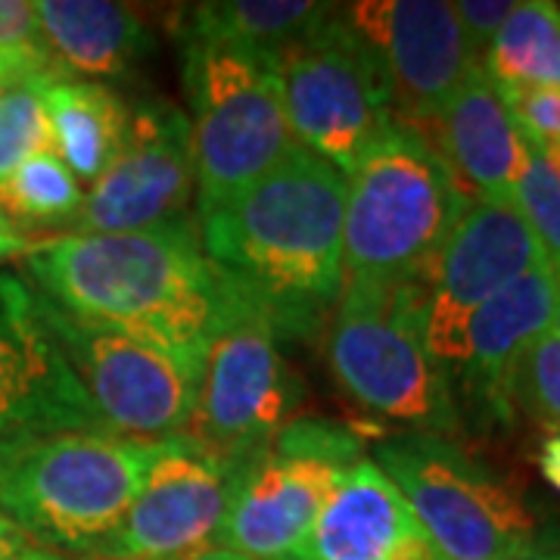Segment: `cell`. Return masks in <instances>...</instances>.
Wrapping results in <instances>:
<instances>
[{"label": "cell", "instance_id": "cell-37", "mask_svg": "<svg viewBox=\"0 0 560 560\" xmlns=\"http://www.w3.org/2000/svg\"><path fill=\"white\" fill-rule=\"evenodd\" d=\"M3 88H7V84H0V94H3Z\"/></svg>", "mask_w": 560, "mask_h": 560}, {"label": "cell", "instance_id": "cell-18", "mask_svg": "<svg viewBox=\"0 0 560 560\" xmlns=\"http://www.w3.org/2000/svg\"><path fill=\"white\" fill-rule=\"evenodd\" d=\"M308 560H440L396 482L371 458L346 467L327 495Z\"/></svg>", "mask_w": 560, "mask_h": 560}, {"label": "cell", "instance_id": "cell-8", "mask_svg": "<svg viewBox=\"0 0 560 560\" xmlns=\"http://www.w3.org/2000/svg\"><path fill=\"white\" fill-rule=\"evenodd\" d=\"M440 560H508L536 545V517L521 492L455 440L408 430L374 448Z\"/></svg>", "mask_w": 560, "mask_h": 560}, {"label": "cell", "instance_id": "cell-24", "mask_svg": "<svg viewBox=\"0 0 560 560\" xmlns=\"http://www.w3.org/2000/svg\"><path fill=\"white\" fill-rule=\"evenodd\" d=\"M84 206L81 180L57 160L54 150L22 162L0 180V212L28 237V231L75 228Z\"/></svg>", "mask_w": 560, "mask_h": 560}, {"label": "cell", "instance_id": "cell-19", "mask_svg": "<svg viewBox=\"0 0 560 560\" xmlns=\"http://www.w3.org/2000/svg\"><path fill=\"white\" fill-rule=\"evenodd\" d=\"M420 135L433 140L474 200L511 202L529 150L499 84L482 66L460 81L436 121Z\"/></svg>", "mask_w": 560, "mask_h": 560}, {"label": "cell", "instance_id": "cell-4", "mask_svg": "<svg viewBox=\"0 0 560 560\" xmlns=\"http://www.w3.org/2000/svg\"><path fill=\"white\" fill-rule=\"evenodd\" d=\"M156 442L109 433H54L0 448V514L32 545L97 558L119 529Z\"/></svg>", "mask_w": 560, "mask_h": 560}, {"label": "cell", "instance_id": "cell-16", "mask_svg": "<svg viewBox=\"0 0 560 560\" xmlns=\"http://www.w3.org/2000/svg\"><path fill=\"white\" fill-rule=\"evenodd\" d=\"M54 433L109 430L62 359L38 290L20 275L0 271V448Z\"/></svg>", "mask_w": 560, "mask_h": 560}, {"label": "cell", "instance_id": "cell-3", "mask_svg": "<svg viewBox=\"0 0 560 560\" xmlns=\"http://www.w3.org/2000/svg\"><path fill=\"white\" fill-rule=\"evenodd\" d=\"M470 202L433 140L396 119L346 175L342 287L420 278Z\"/></svg>", "mask_w": 560, "mask_h": 560}, {"label": "cell", "instance_id": "cell-23", "mask_svg": "<svg viewBox=\"0 0 560 560\" xmlns=\"http://www.w3.org/2000/svg\"><path fill=\"white\" fill-rule=\"evenodd\" d=\"M501 91L560 88V7L551 0L517 3L482 57Z\"/></svg>", "mask_w": 560, "mask_h": 560}, {"label": "cell", "instance_id": "cell-14", "mask_svg": "<svg viewBox=\"0 0 560 560\" xmlns=\"http://www.w3.org/2000/svg\"><path fill=\"white\" fill-rule=\"evenodd\" d=\"M342 22L377 57L396 119L427 131L477 66L455 7L442 0H359Z\"/></svg>", "mask_w": 560, "mask_h": 560}, {"label": "cell", "instance_id": "cell-11", "mask_svg": "<svg viewBox=\"0 0 560 560\" xmlns=\"http://www.w3.org/2000/svg\"><path fill=\"white\" fill-rule=\"evenodd\" d=\"M40 312L81 393L113 436L162 442L184 433L200 374L150 342L75 318L44 296Z\"/></svg>", "mask_w": 560, "mask_h": 560}, {"label": "cell", "instance_id": "cell-20", "mask_svg": "<svg viewBox=\"0 0 560 560\" xmlns=\"http://www.w3.org/2000/svg\"><path fill=\"white\" fill-rule=\"evenodd\" d=\"M40 44L62 75L84 81L131 75L153 47L135 7L109 0H40Z\"/></svg>", "mask_w": 560, "mask_h": 560}, {"label": "cell", "instance_id": "cell-5", "mask_svg": "<svg viewBox=\"0 0 560 560\" xmlns=\"http://www.w3.org/2000/svg\"><path fill=\"white\" fill-rule=\"evenodd\" d=\"M324 340L334 377L361 408L418 433H460L452 381L420 337L415 280L346 283Z\"/></svg>", "mask_w": 560, "mask_h": 560}, {"label": "cell", "instance_id": "cell-21", "mask_svg": "<svg viewBox=\"0 0 560 560\" xmlns=\"http://www.w3.org/2000/svg\"><path fill=\"white\" fill-rule=\"evenodd\" d=\"M38 84L50 125V150L75 178L94 184L119 156L131 119L128 103L103 81L62 72H47Z\"/></svg>", "mask_w": 560, "mask_h": 560}, {"label": "cell", "instance_id": "cell-9", "mask_svg": "<svg viewBox=\"0 0 560 560\" xmlns=\"http://www.w3.org/2000/svg\"><path fill=\"white\" fill-rule=\"evenodd\" d=\"M271 62L293 143L352 175L361 156L396 121L371 47L349 32L337 7L330 20L278 50Z\"/></svg>", "mask_w": 560, "mask_h": 560}, {"label": "cell", "instance_id": "cell-34", "mask_svg": "<svg viewBox=\"0 0 560 560\" xmlns=\"http://www.w3.org/2000/svg\"><path fill=\"white\" fill-rule=\"evenodd\" d=\"M10 560H72V558L57 555V551H47V548H38V545H32L28 551H22V555H16V558H10Z\"/></svg>", "mask_w": 560, "mask_h": 560}, {"label": "cell", "instance_id": "cell-15", "mask_svg": "<svg viewBox=\"0 0 560 560\" xmlns=\"http://www.w3.org/2000/svg\"><path fill=\"white\" fill-rule=\"evenodd\" d=\"M237 467L187 436L156 442L138 495L94 560H187L212 548Z\"/></svg>", "mask_w": 560, "mask_h": 560}, {"label": "cell", "instance_id": "cell-35", "mask_svg": "<svg viewBox=\"0 0 560 560\" xmlns=\"http://www.w3.org/2000/svg\"><path fill=\"white\" fill-rule=\"evenodd\" d=\"M187 560H246L241 555H234V551H224V548H206V551H197L194 558Z\"/></svg>", "mask_w": 560, "mask_h": 560}, {"label": "cell", "instance_id": "cell-27", "mask_svg": "<svg viewBox=\"0 0 560 560\" xmlns=\"http://www.w3.org/2000/svg\"><path fill=\"white\" fill-rule=\"evenodd\" d=\"M38 81L40 75L13 81L0 94V180L22 162L50 150V125Z\"/></svg>", "mask_w": 560, "mask_h": 560}, {"label": "cell", "instance_id": "cell-1", "mask_svg": "<svg viewBox=\"0 0 560 560\" xmlns=\"http://www.w3.org/2000/svg\"><path fill=\"white\" fill-rule=\"evenodd\" d=\"M28 283L75 318L113 327L175 355L194 374L212 337L241 305L202 249L200 228L175 221L135 234H72L32 241Z\"/></svg>", "mask_w": 560, "mask_h": 560}, {"label": "cell", "instance_id": "cell-32", "mask_svg": "<svg viewBox=\"0 0 560 560\" xmlns=\"http://www.w3.org/2000/svg\"><path fill=\"white\" fill-rule=\"evenodd\" d=\"M539 470L541 477L560 492V436H548V440L541 442Z\"/></svg>", "mask_w": 560, "mask_h": 560}, {"label": "cell", "instance_id": "cell-30", "mask_svg": "<svg viewBox=\"0 0 560 560\" xmlns=\"http://www.w3.org/2000/svg\"><path fill=\"white\" fill-rule=\"evenodd\" d=\"M28 249H32V237L20 234V231L7 221V215L0 212V261L22 259Z\"/></svg>", "mask_w": 560, "mask_h": 560}, {"label": "cell", "instance_id": "cell-6", "mask_svg": "<svg viewBox=\"0 0 560 560\" xmlns=\"http://www.w3.org/2000/svg\"><path fill=\"white\" fill-rule=\"evenodd\" d=\"M180 40L202 219L259 180L293 147V138L268 54L231 40Z\"/></svg>", "mask_w": 560, "mask_h": 560}, {"label": "cell", "instance_id": "cell-33", "mask_svg": "<svg viewBox=\"0 0 560 560\" xmlns=\"http://www.w3.org/2000/svg\"><path fill=\"white\" fill-rule=\"evenodd\" d=\"M508 560H560V548H539V545H533L529 551L514 555V558Z\"/></svg>", "mask_w": 560, "mask_h": 560}, {"label": "cell", "instance_id": "cell-12", "mask_svg": "<svg viewBox=\"0 0 560 560\" xmlns=\"http://www.w3.org/2000/svg\"><path fill=\"white\" fill-rule=\"evenodd\" d=\"M539 265H548L545 253L514 202H470L440 253L415 278L420 337L448 381L458 368L470 315Z\"/></svg>", "mask_w": 560, "mask_h": 560}, {"label": "cell", "instance_id": "cell-29", "mask_svg": "<svg viewBox=\"0 0 560 560\" xmlns=\"http://www.w3.org/2000/svg\"><path fill=\"white\" fill-rule=\"evenodd\" d=\"M452 7H455V16H458L460 28L467 35L470 50L482 62L489 44L499 35L501 25L508 22L517 3L514 0H460V3H452Z\"/></svg>", "mask_w": 560, "mask_h": 560}, {"label": "cell", "instance_id": "cell-31", "mask_svg": "<svg viewBox=\"0 0 560 560\" xmlns=\"http://www.w3.org/2000/svg\"><path fill=\"white\" fill-rule=\"evenodd\" d=\"M28 548H32L28 536L7 514H0V560L16 558V555L28 551Z\"/></svg>", "mask_w": 560, "mask_h": 560}, {"label": "cell", "instance_id": "cell-17", "mask_svg": "<svg viewBox=\"0 0 560 560\" xmlns=\"http://www.w3.org/2000/svg\"><path fill=\"white\" fill-rule=\"evenodd\" d=\"M558 302L560 280L548 265L526 271L495 296H489L467 320L452 383H460L464 393L492 418H511L504 396L508 374L523 349L555 327Z\"/></svg>", "mask_w": 560, "mask_h": 560}, {"label": "cell", "instance_id": "cell-28", "mask_svg": "<svg viewBox=\"0 0 560 560\" xmlns=\"http://www.w3.org/2000/svg\"><path fill=\"white\" fill-rule=\"evenodd\" d=\"M501 97L526 143L560 147V88H514Z\"/></svg>", "mask_w": 560, "mask_h": 560}, {"label": "cell", "instance_id": "cell-25", "mask_svg": "<svg viewBox=\"0 0 560 560\" xmlns=\"http://www.w3.org/2000/svg\"><path fill=\"white\" fill-rule=\"evenodd\" d=\"M508 408L521 411L548 436H560V334L548 330L523 349L508 374Z\"/></svg>", "mask_w": 560, "mask_h": 560}, {"label": "cell", "instance_id": "cell-2", "mask_svg": "<svg viewBox=\"0 0 560 560\" xmlns=\"http://www.w3.org/2000/svg\"><path fill=\"white\" fill-rule=\"evenodd\" d=\"M346 175L293 143L200 219L206 256L287 340H318L342 293Z\"/></svg>", "mask_w": 560, "mask_h": 560}, {"label": "cell", "instance_id": "cell-38", "mask_svg": "<svg viewBox=\"0 0 560 560\" xmlns=\"http://www.w3.org/2000/svg\"><path fill=\"white\" fill-rule=\"evenodd\" d=\"M72 560H91V558H72Z\"/></svg>", "mask_w": 560, "mask_h": 560}, {"label": "cell", "instance_id": "cell-22", "mask_svg": "<svg viewBox=\"0 0 560 560\" xmlns=\"http://www.w3.org/2000/svg\"><path fill=\"white\" fill-rule=\"evenodd\" d=\"M337 7L312 0H221L180 10V38H215L275 57L293 40L312 35Z\"/></svg>", "mask_w": 560, "mask_h": 560}, {"label": "cell", "instance_id": "cell-26", "mask_svg": "<svg viewBox=\"0 0 560 560\" xmlns=\"http://www.w3.org/2000/svg\"><path fill=\"white\" fill-rule=\"evenodd\" d=\"M526 168L514 184L511 202L529 224L548 268L560 280V147L526 143Z\"/></svg>", "mask_w": 560, "mask_h": 560}, {"label": "cell", "instance_id": "cell-7", "mask_svg": "<svg viewBox=\"0 0 560 560\" xmlns=\"http://www.w3.org/2000/svg\"><path fill=\"white\" fill-rule=\"evenodd\" d=\"M361 458V436L352 427L293 418L237 467L212 548L246 560H308L324 501L342 470Z\"/></svg>", "mask_w": 560, "mask_h": 560}, {"label": "cell", "instance_id": "cell-36", "mask_svg": "<svg viewBox=\"0 0 560 560\" xmlns=\"http://www.w3.org/2000/svg\"><path fill=\"white\" fill-rule=\"evenodd\" d=\"M555 334H560V302H558V315H555V327H551Z\"/></svg>", "mask_w": 560, "mask_h": 560}, {"label": "cell", "instance_id": "cell-10", "mask_svg": "<svg viewBox=\"0 0 560 560\" xmlns=\"http://www.w3.org/2000/svg\"><path fill=\"white\" fill-rule=\"evenodd\" d=\"M300 399L302 386L280 355L278 334L241 300L206 349L180 436L241 467L293 420Z\"/></svg>", "mask_w": 560, "mask_h": 560}, {"label": "cell", "instance_id": "cell-13", "mask_svg": "<svg viewBox=\"0 0 560 560\" xmlns=\"http://www.w3.org/2000/svg\"><path fill=\"white\" fill-rule=\"evenodd\" d=\"M197 194L190 119L165 97L131 106L119 156L84 190L72 234H135L187 219Z\"/></svg>", "mask_w": 560, "mask_h": 560}]
</instances>
